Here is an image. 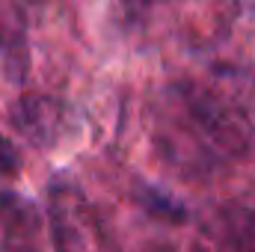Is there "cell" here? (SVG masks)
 <instances>
[{
    "instance_id": "obj_1",
    "label": "cell",
    "mask_w": 255,
    "mask_h": 252,
    "mask_svg": "<svg viewBox=\"0 0 255 252\" xmlns=\"http://www.w3.org/2000/svg\"><path fill=\"white\" fill-rule=\"evenodd\" d=\"M9 119L30 145L45 148L57 142L63 130V104L45 95H21L9 110Z\"/></svg>"
},
{
    "instance_id": "obj_2",
    "label": "cell",
    "mask_w": 255,
    "mask_h": 252,
    "mask_svg": "<svg viewBox=\"0 0 255 252\" xmlns=\"http://www.w3.org/2000/svg\"><path fill=\"white\" fill-rule=\"evenodd\" d=\"M0 226H3L6 244H18V241L27 244L39 232V214L27 199L15 193H0Z\"/></svg>"
},
{
    "instance_id": "obj_3",
    "label": "cell",
    "mask_w": 255,
    "mask_h": 252,
    "mask_svg": "<svg viewBox=\"0 0 255 252\" xmlns=\"http://www.w3.org/2000/svg\"><path fill=\"white\" fill-rule=\"evenodd\" d=\"M0 60L6 68V77L12 83H24L27 80V71H30V54H27V36H24V27H15L9 33L0 36Z\"/></svg>"
},
{
    "instance_id": "obj_4",
    "label": "cell",
    "mask_w": 255,
    "mask_h": 252,
    "mask_svg": "<svg viewBox=\"0 0 255 252\" xmlns=\"http://www.w3.org/2000/svg\"><path fill=\"white\" fill-rule=\"evenodd\" d=\"M136 196H139V205H142L145 211H151L154 217H166V220H181V217H184V211H181L175 202H169L166 196H160L157 190L145 187V184H139Z\"/></svg>"
},
{
    "instance_id": "obj_5",
    "label": "cell",
    "mask_w": 255,
    "mask_h": 252,
    "mask_svg": "<svg viewBox=\"0 0 255 252\" xmlns=\"http://www.w3.org/2000/svg\"><path fill=\"white\" fill-rule=\"evenodd\" d=\"M21 172V157L9 136L0 133V178H15Z\"/></svg>"
}]
</instances>
